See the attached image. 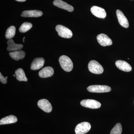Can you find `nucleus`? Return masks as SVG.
I'll list each match as a JSON object with an SVG mask.
<instances>
[{
    "instance_id": "f257e3e1",
    "label": "nucleus",
    "mask_w": 134,
    "mask_h": 134,
    "mask_svg": "<svg viewBox=\"0 0 134 134\" xmlns=\"http://www.w3.org/2000/svg\"><path fill=\"white\" fill-rule=\"evenodd\" d=\"M59 62L62 68L65 71L70 72L73 68V63L72 61L66 55H63L59 59Z\"/></svg>"
},
{
    "instance_id": "f03ea898",
    "label": "nucleus",
    "mask_w": 134,
    "mask_h": 134,
    "mask_svg": "<svg viewBox=\"0 0 134 134\" xmlns=\"http://www.w3.org/2000/svg\"><path fill=\"white\" fill-rule=\"evenodd\" d=\"M89 70L93 74H100L104 72L103 66L98 62L94 60L91 61L88 65Z\"/></svg>"
},
{
    "instance_id": "7ed1b4c3",
    "label": "nucleus",
    "mask_w": 134,
    "mask_h": 134,
    "mask_svg": "<svg viewBox=\"0 0 134 134\" xmlns=\"http://www.w3.org/2000/svg\"><path fill=\"white\" fill-rule=\"evenodd\" d=\"M55 30L58 32V35L62 37L70 38L73 36L72 31L63 25H58L55 27Z\"/></svg>"
},
{
    "instance_id": "20e7f679",
    "label": "nucleus",
    "mask_w": 134,
    "mask_h": 134,
    "mask_svg": "<svg viewBox=\"0 0 134 134\" xmlns=\"http://www.w3.org/2000/svg\"><path fill=\"white\" fill-rule=\"evenodd\" d=\"M87 90L93 93H104L111 91V87L107 85H93L89 86Z\"/></svg>"
},
{
    "instance_id": "39448f33",
    "label": "nucleus",
    "mask_w": 134,
    "mask_h": 134,
    "mask_svg": "<svg viewBox=\"0 0 134 134\" xmlns=\"http://www.w3.org/2000/svg\"><path fill=\"white\" fill-rule=\"evenodd\" d=\"M91 125L88 122H81L77 125L75 129L76 134H85L90 130Z\"/></svg>"
},
{
    "instance_id": "423d86ee",
    "label": "nucleus",
    "mask_w": 134,
    "mask_h": 134,
    "mask_svg": "<svg viewBox=\"0 0 134 134\" xmlns=\"http://www.w3.org/2000/svg\"><path fill=\"white\" fill-rule=\"evenodd\" d=\"M81 105L83 107L91 109H97L100 108L101 104L94 99H84L81 102Z\"/></svg>"
},
{
    "instance_id": "0eeeda50",
    "label": "nucleus",
    "mask_w": 134,
    "mask_h": 134,
    "mask_svg": "<svg viewBox=\"0 0 134 134\" xmlns=\"http://www.w3.org/2000/svg\"><path fill=\"white\" fill-rule=\"evenodd\" d=\"M37 104L38 107L45 112L50 113L52 110V107L51 103L45 99L39 100Z\"/></svg>"
},
{
    "instance_id": "6e6552de",
    "label": "nucleus",
    "mask_w": 134,
    "mask_h": 134,
    "mask_svg": "<svg viewBox=\"0 0 134 134\" xmlns=\"http://www.w3.org/2000/svg\"><path fill=\"white\" fill-rule=\"evenodd\" d=\"M97 40L100 45L106 46L111 45L112 41L107 35L104 34H99L97 36Z\"/></svg>"
},
{
    "instance_id": "1a4fd4ad",
    "label": "nucleus",
    "mask_w": 134,
    "mask_h": 134,
    "mask_svg": "<svg viewBox=\"0 0 134 134\" xmlns=\"http://www.w3.org/2000/svg\"><path fill=\"white\" fill-rule=\"evenodd\" d=\"M91 11L92 14L98 18L103 19L107 16L106 12L104 9L97 6L92 7L91 9Z\"/></svg>"
},
{
    "instance_id": "9d476101",
    "label": "nucleus",
    "mask_w": 134,
    "mask_h": 134,
    "mask_svg": "<svg viewBox=\"0 0 134 134\" xmlns=\"http://www.w3.org/2000/svg\"><path fill=\"white\" fill-rule=\"evenodd\" d=\"M53 4L58 8L65 9L69 12H73L74 10V8L72 6L62 0H55L53 2Z\"/></svg>"
},
{
    "instance_id": "9b49d317",
    "label": "nucleus",
    "mask_w": 134,
    "mask_h": 134,
    "mask_svg": "<svg viewBox=\"0 0 134 134\" xmlns=\"http://www.w3.org/2000/svg\"><path fill=\"white\" fill-rule=\"evenodd\" d=\"M116 15L120 24L124 28H128L129 26L128 21L122 12L120 10H117Z\"/></svg>"
},
{
    "instance_id": "f8f14e48",
    "label": "nucleus",
    "mask_w": 134,
    "mask_h": 134,
    "mask_svg": "<svg viewBox=\"0 0 134 134\" xmlns=\"http://www.w3.org/2000/svg\"><path fill=\"white\" fill-rule=\"evenodd\" d=\"M115 65L118 69L124 72H130L132 70L131 65L125 61L117 60L115 62Z\"/></svg>"
},
{
    "instance_id": "ddd939ff",
    "label": "nucleus",
    "mask_w": 134,
    "mask_h": 134,
    "mask_svg": "<svg viewBox=\"0 0 134 134\" xmlns=\"http://www.w3.org/2000/svg\"><path fill=\"white\" fill-rule=\"evenodd\" d=\"M54 71L52 68L50 66L43 68L39 72V75L42 78H47L52 76L53 75Z\"/></svg>"
},
{
    "instance_id": "4468645a",
    "label": "nucleus",
    "mask_w": 134,
    "mask_h": 134,
    "mask_svg": "<svg viewBox=\"0 0 134 134\" xmlns=\"http://www.w3.org/2000/svg\"><path fill=\"white\" fill-rule=\"evenodd\" d=\"M43 14V12L41 11L34 10L23 11L21 16L24 17H38L41 16Z\"/></svg>"
},
{
    "instance_id": "2eb2a0df",
    "label": "nucleus",
    "mask_w": 134,
    "mask_h": 134,
    "mask_svg": "<svg viewBox=\"0 0 134 134\" xmlns=\"http://www.w3.org/2000/svg\"><path fill=\"white\" fill-rule=\"evenodd\" d=\"M44 62V59L43 58H38L34 59L32 63L31 69L34 70L40 69L43 67Z\"/></svg>"
},
{
    "instance_id": "dca6fc26",
    "label": "nucleus",
    "mask_w": 134,
    "mask_h": 134,
    "mask_svg": "<svg viewBox=\"0 0 134 134\" xmlns=\"http://www.w3.org/2000/svg\"><path fill=\"white\" fill-rule=\"evenodd\" d=\"M8 46L7 49L9 51H15L19 50L23 47L22 44H16L14 40L10 39L8 41Z\"/></svg>"
},
{
    "instance_id": "f3484780",
    "label": "nucleus",
    "mask_w": 134,
    "mask_h": 134,
    "mask_svg": "<svg viewBox=\"0 0 134 134\" xmlns=\"http://www.w3.org/2000/svg\"><path fill=\"white\" fill-rule=\"evenodd\" d=\"M10 56L13 59L18 61L24 59L25 57V53L23 50H17L10 52Z\"/></svg>"
},
{
    "instance_id": "a211bd4d",
    "label": "nucleus",
    "mask_w": 134,
    "mask_h": 134,
    "mask_svg": "<svg viewBox=\"0 0 134 134\" xmlns=\"http://www.w3.org/2000/svg\"><path fill=\"white\" fill-rule=\"evenodd\" d=\"M17 121V118L15 115H10L0 120V125L12 124L16 122Z\"/></svg>"
},
{
    "instance_id": "6ab92c4d",
    "label": "nucleus",
    "mask_w": 134,
    "mask_h": 134,
    "mask_svg": "<svg viewBox=\"0 0 134 134\" xmlns=\"http://www.w3.org/2000/svg\"><path fill=\"white\" fill-rule=\"evenodd\" d=\"M16 79L19 81L26 82L28 79L25 75V73L22 68H19L15 72Z\"/></svg>"
},
{
    "instance_id": "aec40b11",
    "label": "nucleus",
    "mask_w": 134,
    "mask_h": 134,
    "mask_svg": "<svg viewBox=\"0 0 134 134\" xmlns=\"http://www.w3.org/2000/svg\"><path fill=\"white\" fill-rule=\"evenodd\" d=\"M16 28L15 26H10L8 28L5 34V37L7 39H11L15 34Z\"/></svg>"
},
{
    "instance_id": "412c9836",
    "label": "nucleus",
    "mask_w": 134,
    "mask_h": 134,
    "mask_svg": "<svg viewBox=\"0 0 134 134\" xmlns=\"http://www.w3.org/2000/svg\"><path fill=\"white\" fill-rule=\"evenodd\" d=\"M32 25L31 23L28 22L23 23L19 29V31L21 32H26L29 31L32 27Z\"/></svg>"
},
{
    "instance_id": "4be33fe9",
    "label": "nucleus",
    "mask_w": 134,
    "mask_h": 134,
    "mask_svg": "<svg viewBox=\"0 0 134 134\" xmlns=\"http://www.w3.org/2000/svg\"><path fill=\"white\" fill-rule=\"evenodd\" d=\"M122 131V126L120 123H118L111 130L110 134H121Z\"/></svg>"
},
{
    "instance_id": "5701e85b",
    "label": "nucleus",
    "mask_w": 134,
    "mask_h": 134,
    "mask_svg": "<svg viewBox=\"0 0 134 134\" xmlns=\"http://www.w3.org/2000/svg\"><path fill=\"white\" fill-rule=\"evenodd\" d=\"M0 81L1 82L4 84H6L7 82V80L6 77H4L2 74L1 73H0Z\"/></svg>"
},
{
    "instance_id": "b1692460",
    "label": "nucleus",
    "mask_w": 134,
    "mask_h": 134,
    "mask_svg": "<svg viewBox=\"0 0 134 134\" xmlns=\"http://www.w3.org/2000/svg\"><path fill=\"white\" fill-rule=\"evenodd\" d=\"M17 1L20 2H24L26 0H15Z\"/></svg>"
},
{
    "instance_id": "393cba45",
    "label": "nucleus",
    "mask_w": 134,
    "mask_h": 134,
    "mask_svg": "<svg viewBox=\"0 0 134 134\" xmlns=\"http://www.w3.org/2000/svg\"><path fill=\"white\" fill-rule=\"evenodd\" d=\"M25 38V37H24V38L23 39V42H24V40Z\"/></svg>"
},
{
    "instance_id": "a878e982",
    "label": "nucleus",
    "mask_w": 134,
    "mask_h": 134,
    "mask_svg": "<svg viewBox=\"0 0 134 134\" xmlns=\"http://www.w3.org/2000/svg\"><path fill=\"white\" fill-rule=\"evenodd\" d=\"M13 76H16V75H13Z\"/></svg>"
},
{
    "instance_id": "bb28decb",
    "label": "nucleus",
    "mask_w": 134,
    "mask_h": 134,
    "mask_svg": "<svg viewBox=\"0 0 134 134\" xmlns=\"http://www.w3.org/2000/svg\"><path fill=\"white\" fill-rule=\"evenodd\" d=\"M6 79H8V77H7H7H6Z\"/></svg>"
}]
</instances>
